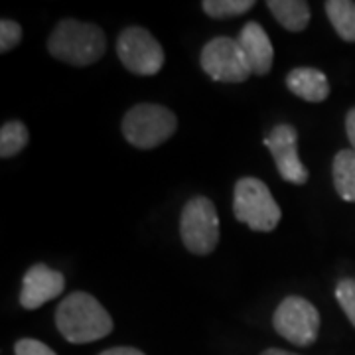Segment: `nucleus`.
Instances as JSON below:
<instances>
[{
    "label": "nucleus",
    "mask_w": 355,
    "mask_h": 355,
    "mask_svg": "<svg viewBox=\"0 0 355 355\" xmlns=\"http://www.w3.org/2000/svg\"><path fill=\"white\" fill-rule=\"evenodd\" d=\"M14 354L16 355H55V352L48 347L46 343L32 340V338H24L18 340L14 345Z\"/></svg>",
    "instance_id": "aec40b11"
},
{
    "label": "nucleus",
    "mask_w": 355,
    "mask_h": 355,
    "mask_svg": "<svg viewBox=\"0 0 355 355\" xmlns=\"http://www.w3.org/2000/svg\"><path fill=\"white\" fill-rule=\"evenodd\" d=\"M55 326L69 343H89L103 340L113 331V318L95 296L71 292L58 306Z\"/></svg>",
    "instance_id": "f257e3e1"
},
{
    "label": "nucleus",
    "mask_w": 355,
    "mask_h": 355,
    "mask_svg": "<svg viewBox=\"0 0 355 355\" xmlns=\"http://www.w3.org/2000/svg\"><path fill=\"white\" fill-rule=\"evenodd\" d=\"M254 6L253 0H203V12L211 18H231L249 12Z\"/></svg>",
    "instance_id": "f3484780"
},
{
    "label": "nucleus",
    "mask_w": 355,
    "mask_h": 355,
    "mask_svg": "<svg viewBox=\"0 0 355 355\" xmlns=\"http://www.w3.org/2000/svg\"><path fill=\"white\" fill-rule=\"evenodd\" d=\"M123 65L135 76H156L164 65V50L153 34L140 26H130L116 40Z\"/></svg>",
    "instance_id": "6e6552de"
},
{
    "label": "nucleus",
    "mask_w": 355,
    "mask_h": 355,
    "mask_svg": "<svg viewBox=\"0 0 355 355\" xmlns=\"http://www.w3.org/2000/svg\"><path fill=\"white\" fill-rule=\"evenodd\" d=\"M22 40V28L14 20H2L0 22V51L6 53L16 48Z\"/></svg>",
    "instance_id": "6ab92c4d"
},
{
    "label": "nucleus",
    "mask_w": 355,
    "mask_h": 355,
    "mask_svg": "<svg viewBox=\"0 0 355 355\" xmlns=\"http://www.w3.org/2000/svg\"><path fill=\"white\" fill-rule=\"evenodd\" d=\"M180 237L193 254H209L219 243V216L211 200L196 196L184 205Z\"/></svg>",
    "instance_id": "39448f33"
},
{
    "label": "nucleus",
    "mask_w": 355,
    "mask_h": 355,
    "mask_svg": "<svg viewBox=\"0 0 355 355\" xmlns=\"http://www.w3.org/2000/svg\"><path fill=\"white\" fill-rule=\"evenodd\" d=\"M275 330L286 342L298 347H308L318 340L320 314L316 306L302 296H288L279 304L272 316Z\"/></svg>",
    "instance_id": "0eeeda50"
},
{
    "label": "nucleus",
    "mask_w": 355,
    "mask_h": 355,
    "mask_svg": "<svg viewBox=\"0 0 355 355\" xmlns=\"http://www.w3.org/2000/svg\"><path fill=\"white\" fill-rule=\"evenodd\" d=\"M48 50L60 62L85 67L101 60L107 50V38L99 26L67 18L53 28Z\"/></svg>",
    "instance_id": "f03ea898"
},
{
    "label": "nucleus",
    "mask_w": 355,
    "mask_h": 355,
    "mask_svg": "<svg viewBox=\"0 0 355 355\" xmlns=\"http://www.w3.org/2000/svg\"><path fill=\"white\" fill-rule=\"evenodd\" d=\"M65 288V279L62 272L53 270L48 265H34L28 268L22 280L20 304L26 310H36L46 302L58 298Z\"/></svg>",
    "instance_id": "9d476101"
},
{
    "label": "nucleus",
    "mask_w": 355,
    "mask_h": 355,
    "mask_svg": "<svg viewBox=\"0 0 355 355\" xmlns=\"http://www.w3.org/2000/svg\"><path fill=\"white\" fill-rule=\"evenodd\" d=\"M233 214L237 221L253 231L268 233L280 223V207L265 182L257 178H241L233 191Z\"/></svg>",
    "instance_id": "7ed1b4c3"
},
{
    "label": "nucleus",
    "mask_w": 355,
    "mask_h": 355,
    "mask_svg": "<svg viewBox=\"0 0 355 355\" xmlns=\"http://www.w3.org/2000/svg\"><path fill=\"white\" fill-rule=\"evenodd\" d=\"M200 62L203 71L214 81H221V83H243L253 76V69L247 62V55L239 40L225 38V36L209 40L203 46Z\"/></svg>",
    "instance_id": "423d86ee"
},
{
    "label": "nucleus",
    "mask_w": 355,
    "mask_h": 355,
    "mask_svg": "<svg viewBox=\"0 0 355 355\" xmlns=\"http://www.w3.org/2000/svg\"><path fill=\"white\" fill-rule=\"evenodd\" d=\"M265 146L272 154L277 170L284 182L296 186L308 182V170L298 156V132L292 125H277L265 139Z\"/></svg>",
    "instance_id": "1a4fd4ad"
},
{
    "label": "nucleus",
    "mask_w": 355,
    "mask_h": 355,
    "mask_svg": "<svg viewBox=\"0 0 355 355\" xmlns=\"http://www.w3.org/2000/svg\"><path fill=\"white\" fill-rule=\"evenodd\" d=\"M286 87L308 103H322L330 95V83L324 71L314 67H296L286 76Z\"/></svg>",
    "instance_id": "f8f14e48"
},
{
    "label": "nucleus",
    "mask_w": 355,
    "mask_h": 355,
    "mask_svg": "<svg viewBox=\"0 0 355 355\" xmlns=\"http://www.w3.org/2000/svg\"><path fill=\"white\" fill-rule=\"evenodd\" d=\"M101 355H144L140 349H135V347H111L107 352H103Z\"/></svg>",
    "instance_id": "4be33fe9"
},
{
    "label": "nucleus",
    "mask_w": 355,
    "mask_h": 355,
    "mask_svg": "<svg viewBox=\"0 0 355 355\" xmlns=\"http://www.w3.org/2000/svg\"><path fill=\"white\" fill-rule=\"evenodd\" d=\"M28 128L20 121H8L2 125L0 130V156L2 158H12L18 153H22L28 144Z\"/></svg>",
    "instance_id": "dca6fc26"
},
{
    "label": "nucleus",
    "mask_w": 355,
    "mask_h": 355,
    "mask_svg": "<svg viewBox=\"0 0 355 355\" xmlns=\"http://www.w3.org/2000/svg\"><path fill=\"white\" fill-rule=\"evenodd\" d=\"M336 298L355 328V279L340 280V284L336 286Z\"/></svg>",
    "instance_id": "a211bd4d"
},
{
    "label": "nucleus",
    "mask_w": 355,
    "mask_h": 355,
    "mask_svg": "<svg viewBox=\"0 0 355 355\" xmlns=\"http://www.w3.org/2000/svg\"><path fill=\"white\" fill-rule=\"evenodd\" d=\"M345 132H347V139L352 142V150L355 153V107L345 116Z\"/></svg>",
    "instance_id": "412c9836"
},
{
    "label": "nucleus",
    "mask_w": 355,
    "mask_h": 355,
    "mask_svg": "<svg viewBox=\"0 0 355 355\" xmlns=\"http://www.w3.org/2000/svg\"><path fill=\"white\" fill-rule=\"evenodd\" d=\"M239 44L247 55V62L251 65L254 76H266L272 67L275 50L265 28L257 22H247L239 34Z\"/></svg>",
    "instance_id": "9b49d317"
},
{
    "label": "nucleus",
    "mask_w": 355,
    "mask_h": 355,
    "mask_svg": "<svg viewBox=\"0 0 355 355\" xmlns=\"http://www.w3.org/2000/svg\"><path fill=\"white\" fill-rule=\"evenodd\" d=\"M266 6L279 24L291 32H302L310 22V6L304 0H268Z\"/></svg>",
    "instance_id": "ddd939ff"
},
{
    "label": "nucleus",
    "mask_w": 355,
    "mask_h": 355,
    "mask_svg": "<svg viewBox=\"0 0 355 355\" xmlns=\"http://www.w3.org/2000/svg\"><path fill=\"white\" fill-rule=\"evenodd\" d=\"M176 114L162 105L140 103L135 105L123 119V135L128 144L150 150L160 146L176 132Z\"/></svg>",
    "instance_id": "20e7f679"
},
{
    "label": "nucleus",
    "mask_w": 355,
    "mask_h": 355,
    "mask_svg": "<svg viewBox=\"0 0 355 355\" xmlns=\"http://www.w3.org/2000/svg\"><path fill=\"white\" fill-rule=\"evenodd\" d=\"M326 14L334 30L345 42H355V2L349 0H328Z\"/></svg>",
    "instance_id": "2eb2a0df"
},
{
    "label": "nucleus",
    "mask_w": 355,
    "mask_h": 355,
    "mask_svg": "<svg viewBox=\"0 0 355 355\" xmlns=\"http://www.w3.org/2000/svg\"><path fill=\"white\" fill-rule=\"evenodd\" d=\"M331 176L338 196L343 202L355 203V153L354 150H340L334 158Z\"/></svg>",
    "instance_id": "4468645a"
},
{
    "label": "nucleus",
    "mask_w": 355,
    "mask_h": 355,
    "mask_svg": "<svg viewBox=\"0 0 355 355\" xmlns=\"http://www.w3.org/2000/svg\"><path fill=\"white\" fill-rule=\"evenodd\" d=\"M261 355H296V354H291V352H284V349H277V347H272V349H266V352H263Z\"/></svg>",
    "instance_id": "5701e85b"
}]
</instances>
